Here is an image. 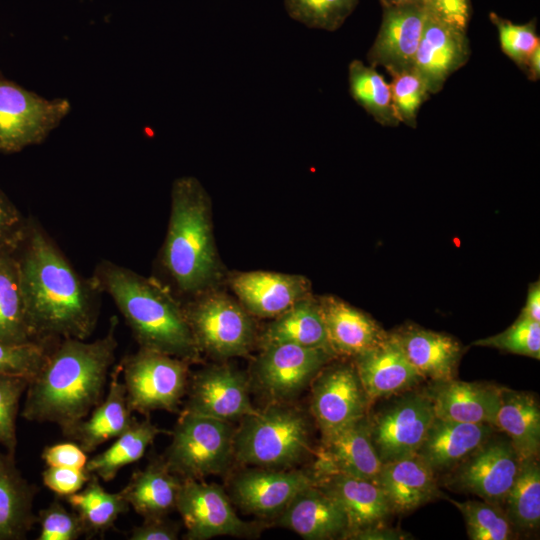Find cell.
Segmentation results:
<instances>
[{
	"mask_svg": "<svg viewBox=\"0 0 540 540\" xmlns=\"http://www.w3.org/2000/svg\"><path fill=\"white\" fill-rule=\"evenodd\" d=\"M182 479L175 475L163 458L151 461L135 471L120 491L129 506L143 518L165 517L176 510Z\"/></svg>",
	"mask_w": 540,
	"mask_h": 540,
	"instance_id": "32",
	"label": "cell"
},
{
	"mask_svg": "<svg viewBox=\"0 0 540 540\" xmlns=\"http://www.w3.org/2000/svg\"><path fill=\"white\" fill-rule=\"evenodd\" d=\"M70 110L68 99H46L0 76V152L43 142Z\"/></svg>",
	"mask_w": 540,
	"mask_h": 540,
	"instance_id": "8",
	"label": "cell"
},
{
	"mask_svg": "<svg viewBox=\"0 0 540 540\" xmlns=\"http://www.w3.org/2000/svg\"><path fill=\"white\" fill-rule=\"evenodd\" d=\"M521 459L510 440L494 434L452 470L447 483L502 506Z\"/></svg>",
	"mask_w": 540,
	"mask_h": 540,
	"instance_id": "13",
	"label": "cell"
},
{
	"mask_svg": "<svg viewBox=\"0 0 540 540\" xmlns=\"http://www.w3.org/2000/svg\"><path fill=\"white\" fill-rule=\"evenodd\" d=\"M18 248L0 251V343L5 344L33 341L27 322Z\"/></svg>",
	"mask_w": 540,
	"mask_h": 540,
	"instance_id": "34",
	"label": "cell"
},
{
	"mask_svg": "<svg viewBox=\"0 0 540 540\" xmlns=\"http://www.w3.org/2000/svg\"><path fill=\"white\" fill-rule=\"evenodd\" d=\"M199 351L214 357L245 356L254 326L245 308L222 293H210L184 308Z\"/></svg>",
	"mask_w": 540,
	"mask_h": 540,
	"instance_id": "9",
	"label": "cell"
},
{
	"mask_svg": "<svg viewBox=\"0 0 540 540\" xmlns=\"http://www.w3.org/2000/svg\"><path fill=\"white\" fill-rule=\"evenodd\" d=\"M163 433L150 419L137 420L104 451L88 459L85 470L104 482L112 481L125 466L143 457L155 438Z\"/></svg>",
	"mask_w": 540,
	"mask_h": 540,
	"instance_id": "35",
	"label": "cell"
},
{
	"mask_svg": "<svg viewBox=\"0 0 540 540\" xmlns=\"http://www.w3.org/2000/svg\"><path fill=\"white\" fill-rule=\"evenodd\" d=\"M36 521L40 526L37 540H76L85 534L77 513L74 510L69 511L58 500L40 510Z\"/></svg>",
	"mask_w": 540,
	"mask_h": 540,
	"instance_id": "46",
	"label": "cell"
},
{
	"mask_svg": "<svg viewBox=\"0 0 540 540\" xmlns=\"http://www.w3.org/2000/svg\"><path fill=\"white\" fill-rule=\"evenodd\" d=\"M162 263L177 287L186 293L203 291L218 273L210 199L192 176L173 182Z\"/></svg>",
	"mask_w": 540,
	"mask_h": 540,
	"instance_id": "4",
	"label": "cell"
},
{
	"mask_svg": "<svg viewBox=\"0 0 540 540\" xmlns=\"http://www.w3.org/2000/svg\"><path fill=\"white\" fill-rule=\"evenodd\" d=\"M406 359L425 380L455 378L463 350L450 335L417 325H405L392 332Z\"/></svg>",
	"mask_w": 540,
	"mask_h": 540,
	"instance_id": "25",
	"label": "cell"
},
{
	"mask_svg": "<svg viewBox=\"0 0 540 540\" xmlns=\"http://www.w3.org/2000/svg\"><path fill=\"white\" fill-rule=\"evenodd\" d=\"M315 476L317 485L334 498L345 512L349 527L346 535L382 524L391 514L384 493L375 481L342 473Z\"/></svg>",
	"mask_w": 540,
	"mask_h": 540,
	"instance_id": "28",
	"label": "cell"
},
{
	"mask_svg": "<svg viewBox=\"0 0 540 540\" xmlns=\"http://www.w3.org/2000/svg\"><path fill=\"white\" fill-rule=\"evenodd\" d=\"M27 322L33 341L86 340L94 331L100 293L84 280L35 221L18 248Z\"/></svg>",
	"mask_w": 540,
	"mask_h": 540,
	"instance_id": "1",
	"label": "cell"
},
{
	"mask_svg": "<svg viewBox=\"0 0 540 540\" xmlns=\"http://www.w3.org/2000/svg\"><path fill=\"white\" fill-rule=\"evenodd\" d=\"M493 427L507 436L521 460L538 458L540 407L533 394L499 386Z\"/></svg>",
	"mask_w": 540,
	"mask_h": 540,
	"instance_id": "31",
	"label": "cell"
},
{
	"mask_svg": "<svg viewBox=\"0 0 540 540\" xmlns=\"http://www.w3.org/2000/svg\"><path fill=\"white\" fill-rule=\"evenodd\" d=\"M469 57L466 31L427 14L415 55L414 69L425 81L429 93L440 92L446 80L464 66Z\"/></svg>",
	"mask_w": 540,
	"mask_h": 540,
	"instance_id": "19",
	"label": "cell"
},
{
	"mask_svg": "<svg viewBox=\"0 0 540 540\" xmlns=\"http://www.w3.org/2000/svg\"><path fill=\"white\" fill-rule=\"evenodd\" d=\"M14 456L0 448V540L25 539L37 518V487L22 475Z\"/></svg>",
	"mask_w": 540,
	"mask_h": 540,
	"instance_id": "30",
	"label": "cell"
},
{
	"mask_svg": "<svg viewBox=\"0 0 540 540\" xmlns=\"http://www.w3.org/2000/svg\"><path fill=\"white\" fill-rule=\"evenodd\" d=\"M382 7L381 25L367 53L370 66H382L390 75L414 68L427 16L423 2Z\"/></svg>",
	"mask_w": 540,
	"mask_h": 540,
	"instance_id": "17",
	"label": "cell"
},
{
	"mask_svg": "<svg viewBox=\"0 0 540 540\" xmlns=\"http://www.w3.org/2000/svg\"><path fill=\"white\" fill-rule=\"evenodd\" d=\"M36 341L21 344L0 343V375L31 379L40 369L48 348Z\"/></svg>",
	"mask_w": 540,
	"mask_h": 540,
	"instance_id": "45",
	"label": "cell"
},
{
	"mask_svg": "<svg viewBox=\"0 0 540 540\" xmlns=\"http://www.w3.org/2000/svg\"><path fill=\"white\" fill-rule=\"evenodd\" d=\"M505 512L515 530L530 531L540 523V465L538 458L522 459L505 501Z\"/></svg>",
	"mask_w": 540,
	"mask_h": 540,
	"instance_id": "38",
	"label": "cell"
},
{
	"mask_svg": "<svg viewBox=\"0 0 540 540\" xmlns=\"http://www.w3.org/2000/svg\"><path fill=\"white\" fill-rule=\"evenodd\" d=\"M120 376L121 368L117 365L110 373L106 397L85 419L64 434L86 453H91L100 445L118 437L135 419L128 405L126 389Z\"/></svg>",
	"mask_w": 540,
	"mask_h": 540,
	"instance_id": "29",
	"label": "cell"
},
{
	"mask_svg": "<svg viewBox=\"0 0 540 540\" xmlns=\"http://www.w3.org/2000/svg\"><path fill=\"white\" fill-rule=\"evenodd\" d=\"M317 301L335 356L354 358L388 335L373 318L342 299L323 296Z\"/></svg>",
	"mask_w": 540,
	"mask_h": 540,
	"instance_id": "26",
	"label": "cell"
},
{
	"mask_svg": "<svg viewBox=\"0 0 540 540\" xmlns=\"http://www.w3.org/2000/svg\"><path fill=\"white\" fill-rule=\"evenodd\" d=\"M47 466L85 469L87 453L75 442L47 446L41 454Z\"/></svg>",
	"mask_w": 540,
	"mask_h": 540,
	"instance_id": "50",
	"label": "cell"
},
{
	"mask_svg": "<svg viewBox=\"0 0 540 540\" xmlns=\"http://www.w3.org/2000/svg\"><path fill=\"white\" fill-rule=\"evenodd\" d=\"M391 76L389 85L395 114L400 123L415 128L418 111L430 94L427 85L414 68Z\"/></svg>",
	"mask_w": 540,
	"mask_h": 540,
	"instance_id": "41",
	"label": "cell"
},
{
	"mask_svg": "<svg viewBox=\"0 0 540 540\" xmlns=\"http://www.w3.org/2000/svg\"><path fill=\"white\" fill-rule=\"evenodd\" d=\"M490 19L497 27L499 41L503 52L526 71L529 59L540 47V39L536 32L535 21L525 24H515L496 13H490Z\"/></svg>",
	"mask_w": 540,
	"mask_h": 540,
	"instance_id": "43",
	"label": "cell"
},
{
	"mask_svg": "<svg viewBox=\"0 0 540 540\" xmlns=\"http://www.w3.org/2000/svg\"><path fill=\"white\" fill-rule=\"evenodd\" d=\"M67 503L81 519L85 533L100 534L114 526L130 506L121 492L106 491L99 478L91 474L85 486L66 496Z\"/></svg>",
	"mask_w": 540,
	"mask_h": 540,
	"instance_id": "36",
	"label": "cell"
},
{
	"mask_svg": "<svg viewBox=\"0 0 540 540\" xmlns=\"http://www.w3.org/2000/svg\"><path fill=\"white\" fill-rule=\"evenodd\" d=\"M311 384V413L322 434L368 414L370 405L354 364L326 365Z\"/></svg>",
	"mask_w": 540,
	"mask_h": 540,
	"instance_id": "14",
	"label": "cell"
},
{
	"mask_svg": "<svg viewBox=\"0 0 540 540\" xmlns=\"http://www.w3.org/2000/svg\"><path fill=\"white\" fill-rule=\"evenodd\" d=\"M434 416L451 421L486 423L493 426L499 386L457 380L431 381L424 390Z\"/></svg>",
	"mask_w": 540,
	"mask_h": 540,
	"instance_id": "23",
	"label": "cell"
},
{
	"mask_svg": "<svg viewBox=\"0 0 540 540\" xmlns=\"http://www.w3.org/2000/svg\"><path fill=\"white\" fill-rule=\"evenodd\" d=\"M317 482L313 469L248 468L231 483L233 501L244 512L276 518L303 489Z\"/></svg>",
	"mask_w": 540,
	"mask_h": 540,
	"instance_id": "16",
	"label": "cell"
},
{
	"mask_svg": "<svg viewBox=\"0 0 540 540\" xmlns=\"http://www.w3.org/2000/svg\"><path fill=\"white\" fill-rule=\"evenodd\" d=\"M27 226L28 221L0 188V251L18 248Z\"/></svg>",
	"mask_w": 540,
	"mask_h": 540,
	"instance_id": "47",
	"label": "cell"
},
{
	"mask_svg": "<svg viewBox=\"0 0 540 540\" xmlns=\"http://www.w3.org/2000/svg\"><path fill=\"white\" fill-rule=\"evenodd\" d=\"M231 287L248 313L263 318H275L311 296L310 281L296 274L244 272L232 277Z\"/></svg>",
	"mask_w": 540,
	"mask_h": 540,
	"instance_id": "20",
	"label": "cell"
},
{
	"mask_svg": "<svg viewBox=\"0 0 540 540\" xmlns=\"http://www.w3.org/2000/svg\"><path fill=\"white\" fill-rule=\"evenodd\" d=\"M473 344L539 360L540 322L519 315L517 320L503 332L477 340Z\"/></svg>",
	"mask_w": 540,
	"mask_h": 540,
	"instance_id": "42",
	"label": "cell"
},
{
	"mask_svg": "<svg viewBox=\"0 0 540 540\" xmlns=\"http://www.w3.org/2000/svg\"><path fill=\"white\" fill-rule=\"evenodd\" d=\"M422 2L428 15L459 30H467L472 13L470 0H423Z\"/></svg>",
	"mask_w": 540,
	"mask_h": 540,
	"instance_id": "49",
	"label": "cell"
},
{
	"mask_svg": "<svg viewBox=\"0 0 540 540\" xmlns=\"http://www.w3.org/2000/svg\"><path fill=\"white\" fill-rule=\"evenodd\" d=\"M316 457L315 475L342 473L376 482L383 465L371 440L368 414L322 434Z\"/></svg>",
	"mask_w": 540,
	"mask_h": 540,
	"instance_id": "18",
	"label": "cell"
},
{
	"mask_svg": "<svg viewBox=\"0 0 540 540\" xmlns=\"http://www.w3.org/2000/svg\"><path fill=\"white\" fill-rule=\"evenodd\" d=\"M234 434L229 421L182 410L162 458L180 479L202 480L227 470L234 459Z\"/></svg>",
	"mask_w": 540,
	"mask_h": 540,
	"instance_id": "6",
	"label": "cell"
},
{
	"mask_svg": "<svg viewBox=\"0 0 540 540\" xmlns=\"http://www.w3.org/2000/svg\"><path fill=\"white\" fill-rule=\"evenodd\" d=\"M176 510L186 529L183 536L186 540L256 537L265 527L261 522H247L238 517L220 485L197 479L182 480Z\"/></svg>",
	"mask_w": 540,
	"mask_h": 540,
	"instance_id": "10",
	"label": "cell"
},
{
	"mask_svg": "<svg viewBox=\"0 0 540 540\" xmlns=\"http://www.w3.org/2000/svg\"><path fill=\"white\" fill-rule=\"evenodd\" d=\"M486 423L433 418L416 453L435 473L452 470L495 432Z\"/></svg>",
	"mask_w": 540,
	"mask_h": 540,
	"instance_id": "24",
	"label": "cell"
},
{
	"mask_svg": "<svg viewBox=\"0 0 540 540\" xmlns=\"http://www.w3.org/2000/svg\"><path fill=\"white\" fill-rule=\"evenodd\" d=\"M333 358L322 349L288 343L268 345L255 361L250 384L270 402H289Z\"/></svg>",
	"mask_w": 540,
	"mask_h": 540,
	"instance_id": "11",
	"label": "cell"
},
{
	"mask_svg": "<svg viewBox=\"0 0 540 540\" xmlns=\"http://www.w3.org/2000/svg\"><path fill=\"white\" fill-rule=\"evenodd\" d=\"M295 344L322 349L333 356L317 299L308 296L275 317L260 336V346ZM336 357V356H335Z\"/></svg>",
	"mask_w": 540,
	"mask_h": 540,
	"instance_id": "33",
	"label": "cell"
},
{
	"mask_svg": "<svg viewBox=\"0 0 540 540\" xmlns=\"http://www.w3.org/2000/svg\"><path fill=\"white\" fill-rule=\"evenodd\" d=\"M446 499L462 514L467 533L472 540H509L515 536V528L502 506L485 500L460 502Z\"/></svg>",
	"mask_w": 540,
	"mask_h": 540,
	"instance_id": "39",
	"label": "cell"
},
{
	"mask_svg": "<svg viewBox=\"0 0 540 540\" xmlns=\"http://www.w3.org/2000/svg\"><path fill=\"white\" fill-rule=\"evenodd\" d=\"M527 77L532 81H537L540 77V47L531 55L527 68Z\"/></svg>",
	"mask_w": 540,
	"mask_h": 540,
	"instance_id": "54",
	"label": "cell"
},
{
	"mask_svg": "<svg viewBox=\"0 0 540 540\" xmlns=\"http://www.w3.org/2000/svg\"><path fill=\"white\" fill-rule=\"evenodd\" d=\"M91 281L113 299L140 348L199 359L184 308L159 282L108 260L98 263Z\"/></svg>",
	"mask_w": 540,
	"mask_h": 540,
	"instance_id": "3",
	"label": "cell"
},
{
	"mask_svg": "<svg viewBox=\"0 0 540 540\" xmlns=\"http://www.w3.org/2000/svg\"><path fill=\"white\" fill-rule=\"evenodd\" d=\"M91 474L85 469L48 466L42 472V482L45 487L66 497L81 490L90 479Z\"/></svg>",
	"mask_w": 540,
	"mask_h": 540,
	"instance_id": "48",
	"label": "cell"
},
{
	"mask_svg": "<svg viewBox=\"0 0 540 540\" xmlns=\"http://www.w3.org/2000/svg\"><path fill=\"white\" fill-rule=\"evenodd\" d=\"M520 315L540 322V284L539 281L530 286L527 300Z\"/></svg>",
	"mask_w": 540,
	"mask_h": 540,
	"instance_id": "53",
	"label": "cell"
},
{
	"mask_svg": "<svg viewBox=\"0 0 540 540\" xmlns=\"http://www.w3.org/2000/svg\"><path fill=\"white\" fill-rule=\"evenodd\" d=\"M247 376L230 365L205 367L188 381L184 411L225 421L255 413Z\"/></svg>",
	"mask_w": 540,
	"mask_h": 540,
	"instance_id": "15",
	"label": "cell"
},
{
	"mask_svg": "<svg viewBox=\"0 0 540 540\" xmlns=\"http://www.w3.org/2000/svg\"><path fill=\"white\" fill-rule=\"evenodd\" d=\"M433 418L424 391L410 390L368 417L371 440L382 463L416 455Z\"/></svg>",
	"mask_w": 540,
	"mask_h": 540,
	"instance_id": "12",
	"label": "cell"
},
{
	"mask_svg": "<svg viewBox=\"0 0 540 540\" xmlns=\"http://www.w3.org/2000/svg\"><path fill=\"white\" fill-rule=\"evenodd\" d=\"M350 94L353 99L382 126L400 124L392 103L389 83L372 67L353 60L348 68Z\"/></svg>",
	"mask_w": 540,
	"mask_h": 540,
	"instance_id": "37",
	"label": "cell"
},
{
	"mask_svg": "<svg viewBox=\"0 0 540 540\" xmlns=\"http://www.w3.org/2000/svg\"><path fill=\"white\" fill-rule=\"evenodd\" d=\"M29 379L16 375H0V446L15 454L17 447L16 420L20 400Z\"/></svg>",
	"mask_w": 540,
	"mask_h": 540,
	"instance_id": "44",
	"label": "cell"
},
{
	"mask_svg": "<svg viewBox=\"0 0 540 540\" xmlns=\"http://www.w3.org/2000/svg\"><path fill=\"white\" fill-rule=\"evenodd\" d=\"M409 535L400 530L384 526V523L366 527L348 533L344 539L353 540H403L409 539Z\"/></svg>",
	"mask_w": 540,
	"mask_h": 540,
	"instance_id": "52",
	"label": "cell"
},
{
	"mask_svg": "<svg viewBox=\"0 0 540 540\" xmlns=\"http://www.w3.org/2000/svg\"><path fill=\"white\" fill-rule=\"evenodd\" d=\"M275 524L307 540L344 539L349 528L341 506L317 482L300 491Z\"/></svg>",
	"mask_w": 540,
	"mask_h": 540,
	"instance_id": "22",
	"label": "cell"
},
{
	"mask_svg": "<svg viewBox=\"0 0 540 540\" xmlns=\"http://www.w3.org/2000/svg\"><path fill=\"white\" fill-rule=\"evenodd\" d=\"M382 6H397L416 2H422L423 0H379Z\"/></svg>",
	"mask_w": 540,
	"mask_h": 540,
	"instance_id": "55",
	"label": "cell"
},
{
	"mask_svg": "<svg viewBox=\"0 0 540 540\" xmlns=\"http://www.w3.org/2000/svg\"><path fill=\"white\" fill-rule=\"evenodd\" d=\"M353 359L370 404L412 390L424 380L408 362L391 333Z\"/></svg>",
	"mask_w": 540,
	"mask_h": 540,
	"instance_id": "21",
	"label": "cell"
},
{
	"mask_svg": "<svg viewBox=\"0 0 540 540\" xmlns=\"http://www.w3.org/2000/svg\"><path fill=\"white\" fill-rule=\"evenodd\" d=\"M117 324L112 317L103 337L64 338L48 349L40 369L29 379L21 416L56 424L63 435L85 419L103 399L118 346Z\"/></svg>",
	"mask_w": 540,
	"mask_h": 540,
	"instance_id": "2",
	"label": "cell"
},
{
	"mask_svg": "<svg viewBox=\"0 0 540 540\" xmlns=\"http://www.w3.org/2000/svg\"><path fill=\"white\" fill-rule=\"evenodd\" d=\"M127 402L132 412H178L186 395L190 362L139 348L120 362Z\"/></svg>",
	"mask_w": 540,
	"mask_h": 540,
	"instance_id": "7",
	"label": "cell"
},
{
	"mask_svg": "<svg viewBox=\"0 0 540 540\" xmlns=\"http://www.w3.org/2000/svg\"><path fill=\"white\" fill-rule=\"evenodd\" d=\"M241 420L234 434L233 454L242 465L289 469L311 451L308 419L289 402H269Z\"/></svg>",
	"mask_w": 540,
	"mask_h": 540,
	"instance_id": "5",
	"label": "cell"
},
{
	"mask_svg": "<svg viewBox=\"0 0 540 540\" xmlns=\"http://www.w3.org/2000/svg\"><path fill=\"white\" fill-rule=\"evenodd\" d=\"M376 483L391 513L411 512L442 495L436 473L417 455L384 463Z\"/></svg>",
	"mask_w": 540,
	"mask_h": 540,
	"instance_id": "27",
	"label": "cell"
},
{
	"mask_svg": "<svg viewBox=\"0 0 540 540\" xmlns=\"http://www.w3.org/2000/svg\"><path fill=\"white\" fill-rule=\"evenodd\" d=\"M180 525L165 517L144 518L142 524L134 526L128 535L130 540H176Z\"/></svg>",
	"mask_w": 540,
	"mask_h": 540,
	"instance_id": "51",
	"label": "cell"
},
{
	"mask_svg": "<svg viewBox=\"0 0 540 540\" xmlns=\"http://www.w3.org/2000/svg\"><path fill=\"white\" fill-rule=\"evenodd\" d=\"M358 0H284L288 15L309 28L336 31L351 15Z\"/></svg>",
	"mask_w": 540,
	"mask_h": 540,
	"instance_id": "40",
	"label": "cell"
}]
</instances>
